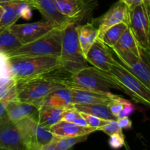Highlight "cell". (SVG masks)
Returning <instances> with one entry per match:
<instances>
[{"instance_id": "10", "label": "cell", "mask_w": 150, "mask_h": 150, "mask_svg": "<svg viewBox=\"0 0 150 150\" xmlns=\"http://www.w3.org/2000/svg\"><path fill=\"white\" fill-rule=\"evenodd\" d=\"M31 7L37 9L45 21L50 22L56 28L62 30L71 23L79 21V19L70 18L59 11L54 0H24Z\"/></svg>"}, {"instance_id": "11", "label": "cell", "mask_w": 150, "mask_h": 150, "mask_svg": "<svg viewBox=\"0 0 150 150\" xmlns=\"http://www.w3.org/2000/svg\"><path fill=\"white\" fill-rule=\"evenodd\" d=\"M0 148L8 150L26 149V143L20 129L7 114L0 120Z\"/></svg>"}, {"instance_id": "3", "label": "cell", "mask_w": 150, "mask_h": 150, "mask_svg": "<svg viewBox=\"0 0 150 150\" xmlns=\"http://www.w3.org/2000/svg\"><path fill=\"white\" fill-rule=\"evenodd\" d=\"M10 77L16 82L62 67L59 58L52 57L8 58Z\"/></svg>"}, {"instance_id": "35", "label": "cell", "mask_w": 150, "mask_h": 150, "mask_svg": "<svg viewBox=\"0 0 150 150\" xmlns=\"http://www.w3.org/2000/svg\"><path fill=\"white\" fill-rule=\"evenodd\" d=\"M133 111H134V107H133V104L126 100L123 105L122 109L119 115L118 119L122 118V117H128L129 116L133 114Z\"/></svg>"}, {"instance_id": "28", "label": "cell", "mask_w": 150, "mask_h": 150, "mask_svg": "<svg viewBox=\"0 0 150 150\" xmlns=\"http://www.w3.org/2000/svg\"><path fill=\"white\" fill-rule=\"evenodd\" d=\"M89 135L84 136H73V137H57L54 136V139L59 150H68L77 144L83 142L87 139Z\"/></svg>"}, {"instance_id": "45", "label": "cell", "mask_w": 150, "mask_h": 150, "mask_svg": "<svg viewBox=\"0 0 150 150\" xmlns=\"http://www.w3.org/2000/svg\"><path fill=\"white\" fill-rule=\"evenodd\" d=\"M0 150H8V149H4V148H0Z\"/></svg>"}, {"instance_id": "41", "label": "cell", "mask_w": 150, "mask_h": 150, "mask_svg": "<svg viewBox=\"0 0 150 150\" xmlns=\"http://www.w3.org/2000/svg\"><path fill=\"white\" fill-rule=\"evenodd\" d=\"M25 150H41L40 147L35 144H29L26 145Z\"/></svg>"}, {"instance_id": "17", "label": "cell", "mask_w": 150, "mask_h": 150, "mask_svg": "<svg viewBox=\"0 0 150 150\" xmlns=\"http://www.w3.org/2000/svg\"><path fill=\"white\" fill-rule=\"evenodd\" d=\"M37 105L17 100L9 101L6 105V113L12 121H18L25 118H36L38 114Z\"/></svg>"}, {"instance_id": "42", "label": "cell", "mask_w": 150, "mask_h": 150, "mask_svg": "<svg viewBox=\"0 0 150 150\" xmlns=\"http://www.w3.org/2000/svg\"><path fill=\"white\" fill-rule=\"evenodd\" d=\"M143 4H144L145 7H146L147 10H149V6H150V0H144Z\"/></svg>"}, {"instance_id": "38", "label": "cell", "mask_w": 150, "mask_h": 150, "mask_svg": "<svg viewBox=\"0 0 150 150\" xmlns=\"http://www.w3.org/2000/svg\"><path fill=\"white\" fill-rule=\"evenodd\" d=\"M8 101L4 99H0V120L6 115V105Z\"/></svg>"}, {"instance_id": "21", "label": "cell", "mask_w": 150, "mask_h": 150, "mask_svg": "<svg viewBox=\"0 0 150 150\" xmlns=\"http://www.w3.org/2000/svg\"><path fill=\"white\" fill-rule=\"evenodd\" d=\"M65 108H54L48 106L39 107L37 121L40 126L49 129L51 126L61 121Z\"/></svg>"}, {"instance_id": "34", "label": "cell", "mask_w": 150, "mask_h": 150, "mask_svg": "<svg viewBox=\"0 0 150 150\" xmlns=\"http://www.w3.org/2000/svg\"><path fill=\"white\" fill-rule=\"evenodd\" d=\"M81 117L80 112L75 109L73 108V105L70 108H67L64 109V112L62 114V120L66 122H73L76 119L79 118Z\"/></svg>"}, {"instance_id": "29", "label": "cell", "mask_w": 150, "mask_h": 150, "mask_svg": "<svg viewBox=\"0 0 150 150\" xmlns=\"http://www.w3.org/2000/svg\"><path fill=\"white\" fill-rule=\"evenodd\" d=\"M80 114L81 117L85 120L88 127L95 129L96 130H99L102 126L105 125L107 122H108V120H102V119L98 118V117H95V116L90 115V114L81 112H80Z\"/></svg>"}, {"instance_id": "8", "label": "cell", "mask_w": 150, "mask_h": 150, "mask_svg": "<svg viewBox=\"0 0 150 150\" xmlns=\"http://www.w3.org/2000/svg\"><path fill=\"white\" fill-rule=\"evenodd\" d=\"M111 52L117 56L119 63L134 75L148 89H150V70L148 63L144 59L129 51H116L110 48Z\"/></svg>"}, {"instance_id": "13", "label": "cell", "mask_w": 150, "mask_h": 150, "mask_svg": "<svg viewBox=\"0 0 150 150\" xmlns=\"http://www.w3.org/2000/svg\"><path fill=\"white\" fill-rule=\"evenodd\" d=\"M54 28L56 27L54 25L45 20L21 24L14 23L7 29L17 38L22 45H24L41 38Z\"/></svg>"}, {"instance_id": "27", "label": "cell", "mask_w": 150, "mask_h": 150, "mask_svg": "<svg viewBox=\"0 0 150 150\" xmlns=\"http://www.w3.org/2000/svg\"><path fill=\"white\" fill-rule=\"evenodd\" d=\"M0 99L8 102L16 100V81L12 78L0 79Z\"/></svg>"}, {"instance_id": "36", "label": "cell", "mask_w": 150, "mask_h": 150, "mask_svg": "<svg viewBox=\"0 0 150 150\" xmlns=\"http://www.w3.org/2000/svg\"><path fill=\"white\" fill-rule=\"evenodd\" d=\"M117 123L122 129H130L132 127V122L128 117H122L117 119Z\"/></svg>"}, {"instance_id": "26", "label": "cell", "mask_w": 150, "mask_h": 150, "mask_svg": "<svg viewBox=\"0 0 150 150\" xmlns=\"http://www.w3.org/2000/svg\"><path fill=\"white\" fill-rule=\"evenodd\" d=\"M21 45L20 41L8 29H2L0 33V54L6 55Z\"/></svg>"}, {"instance_id": "30", "label": "cell", "mask_w": 150, "mask_h": 150, "mask_svg": "<svg viewBox=\"0 0 150 150\" xmlns=\"http://www.w3.org/2000/svg\"><path fill=\"white\" fill-rule=\"evenodd\" d=\"M98 130L104 132L105 134L109 136L114 134V133H122V129L119 126L117 121L115 120H108L106 124L105 125L102 126Z\"/></svg>"}, {"instance_id": "4", "label": "cell", "mask_w": 150, "mask_h": 150, "mask_svg": "<svg viewBox=\"0 0 150 150\" xmlns=\"http://www.w3.org/2000/svg\"><path fill=\"white\" fill-rule=\"evenodd\" d=\"M79 26L78 22H74L62 30V48L59 59L62 68L70 73H75L88 67V62L81 49L78 38Z\"/></svg>"}, {"instance_id": "18", "label": "cell", "mask_w": 150, "mask_h": 150, "mask_svg": "<svg viewBox=\"0 0 150 150\" xmlns=\"http://www.w3.org/2000/svg\"><path fill=\"white\" fill-rule=\"evenodd\" d=\"M48 130L57 137H73V136L89 135L97 131L95 129L89 127H82L73 122L61 120L57 124L51 126Z\"/></svg>"}, {"instance_id": "31", "label": "cell", "mask_w": 150, "mask_h": 150, "mask_svg": "<svg viewBox=\"0 0 150 150\" xmlns=\"http://www.w3.org/2000/svg\"><path fill=\"white\" fill-rule=\"evenodd\" d=\"M125 100V99L118 96L116 99H114V100L111 101V102L108 105L111 114L116 117L117 120L118 119L119 115H120V112H121L122 109L123 105H124V103Z\"/></svg>"}, {"instance_id": "46", "label": "cell", "mask_w": 150, "mask_h": 150, "mask_svg": "<svg viewBox=\"0 0 150 150\" xmlns=\"http://www.w3.org/2000/svg\"><path fill=\"white\" fill-rule=\"evenodd\" d=\"M1 31H2V29H0V33H1Z\"/></svg>"}, {"instance_id": "5", "label": "cell", "mask_w": 150, "mask_h": 150, "mask_svg": "<svg viewBox=\"0 0 150 150\" xmlns=\"http://www.w3.org/2000/svg\"><path fill=\"white\" fill-rule=\"evenodd\" d=\"M62 48V30L54 28L41 38L21 45L6 54L7 58L52 57L60 58Z\"/></svg>"}, {"instance_id": "1", "label": "cell", "mask_w": 150, "mask_h": 150, "mask_svg": "<svg viewBox=\"0 0 150 150\" xmlns=\"http://www.w3.org/2000/svg\"><path fill=\"white\" fill-rule=\"evenodd\" d=\"M54 80L62 87L67 89L100 92H111L112 89L122 91L121 85L109 72L94 67H87L75 73L60 67L54 70Z\"/></svg>"}, {"instance_id": "16", "label": "cell", "mask_w": 150, "mask_h": 150, "mask_svg": "<svg viewBox=\"0 0 150 150\" xmlns=\"http://www.w3.org/2000/svg\"><path fill=\"white\" fill-rule=\"evenodd\" d=\"M73 104H103L108 105L118 97L111 92H100L95 91L70 89Z\"/></svg>"}, {"instance_id": "14", "label": "cell", "mask_w": 150, "mask_h": 150, "mask_svg": "<svg viewBox=\"0 0 150 150\" xmlns=\"http://www.w3.org/2000/svg\"><path fill=\"white\" fill-rule=\"evenodd\" d=\"M85 58L94 67L105 72L109 71L111 65L115 62L110 48L98 38L90 47Z\"/></svg>"}, {"instance_id": "33", "label": "cell", "mask_w": 150, "mask_h": 150, "mask_svg": "<svg viewBox=\"0 0 150 150\" xmlns=\"http://www.w3.org/2000/svg\"><path fill=\"white\" fill-rule=\"evenodd\" d=\"M10 77L8 58L5 54H0V79Z\"/></svg>"}, {"instance_id": "23", "label": "cell", "mask_w": 150, "mask_h": 150, "mask_svg": "<svg viewBox=\"0 0 150 150\" xmlns=\"http://www.w3.org/2000/svg\"><path fill=\"white\" fill-rule=\"evenodd\" d=\"M78 38L81 49L86 56L90 47L98 38V30L92 23L78 26Z\"/></svg>"}, {"instance_id": "2", "label": "cell", "mask_w": 150, "mask_h": 150, "mask_svg": "<svg viewBox=\"0 0 150 150\" xmlns=\"http://www.w3.org/2000/svg\"><path fill=\"white\" fill-rule=\"evenodd\" d=\"M53 71L16 82V100L33 104L39 108L51 92L62 88L54 81Z\"/></svg>"}, {"instance_id": "7", "label": "cell", "mask_w": 150, "mask_h": 150, "mask_svg": "<svg viewBox=\"0 0 150 150\" xmlns=\"http://www.w3.org/2000/svg\"><path fill=\"white\" fill-rule=\"evenodd\" d=\"M129 28L143 51H149V10L144 4L136 6L129 13Z\"/></svg>"}, {"instance_id": "19", "label": "cell", "mask_w": 150, "mask_h": 150, "mask_svg": "<svg viewBox=\"0 0 150 150\" xmlns=\"http://www.w3.org/2000/svg\"><path fill=\"white\" fill-rule=\"evenodd\" d=\"M73 105L70 89L62 87L51 92L43 100L40 107L48 106L59 108H70Z\"/></svg>"}, {"instance_id": "24", "label": "cell", "mask_w": 150, "mask_h": 150, "mask_svg": "<svg viewBox=\"0 0 150 150\" xmlns=\"http://www.w3.org/2000/svg\"><path fill=\"white\" fill-rule=\"evenodd\" d=\"M73 108L79 112L85 113L105 120H117L107 105L103 104H73Z\"/></svg>"}, {"instance_id": "15", "label": "cell", "mask_w": 150, "mask_h": 150, "mask_svg": "<svg viewBox=\"0 0 150 150\" xmlns=\"http://www.w3.org/2000/svg\"><path fill=\"white\" fill-rule=\"evenodd\" d=\"M0 5L3 7V13L0 19V29H7L16 23L21 17L30 18L32 16L31 7L23 0L9 1L1 3Z\"/></svg>"}, {"instance_id": "39", "label": "cell", "mask_w": 150, "mask_h": 150, "mask_svg": "<svg viewBox=\"0 0 150 150\" xmlns=\"http://www.w3.org/2000/svg\"><path fill=\"white\" fill-rule=\"evenodd\" d=\"M41 150H59L57 149V145H56L55 142H54V139H53L52 141L49 143H48L47 144L43 145V146H40Z\"/></svg>"}, {"instance_id": "40", "label": "cell", "mask_w": 150, "mask_h": 150, "mask_svg": "<svg viewBox=\"0 0 150 150\" xmlns=\"http://www.w3.org/2000/svg\"><path fill=\"white\" fill-rule=\"evenodd\" d=\"M73 123L77 125L82 126V127H88V125H87V124H86V121H85L84 119H83V117H81V115L80 117L76 119V120H75L73 122Z\"/></svg>"}, {"instance_id": "37", "label": "cell", "mask_w": 150, "mask_h": 150, "mask_svg": "<svg viewBox=\"0 0 150 150\" xmlns=\"http://www.w3.org/2000/svg\"><path fill=\"white\" fill-rule=\"evenodd\" d=\"M128 7L129 10H133L136 6L143 4L144 0H121Z\"/></svg>"}, {"instance_id": "12", "label": "cell", "mask_w": 150, "mask_h": 150, "mask_svg": "<svg viewBox=\"0 0 150 150\" xmlns=\"http://www.w3.org/2000/svg\"><path fill=\"white\" fill-rule=\"evenodd\" d=\"M128 7L121 0H119L105 14L93 20L92 23L95 24L98 30V38L101 39L104 32L111 26L120 23H129Z\"/></svg>"}, {"instance_id": "43", "label": "cell", "mask_w": 150, "mask_h": 150, "mask_svg": "<svg viewBox=\"0 0 150 150\" xmlns=\"http://www.w3.org/2000/svg\"><path fill=\"white\" fill-rule=\"evenodd\" d=\"M17 1V0H0V4H1V3L9 2V1ZM23 1H24V0H23Z\"/></svg>"}, {"instance_id": "32", "label": "cell", "mask_w": 150, "mask_h": 150, "mask_svg": "<svg viewBox=\"0 0 150 150\" xmlns=\"http://www.w3.org/2000/svg\"><path fill=\"white\" fill-rule=\"evenodd\" d=\"M108 144L111 146V148L114 149H118L122 147L125 145V136L122 132L114 133L110 136Z\"/></svg>"}, {"instance_id": "6", "label": "cell", "mask_w": 150, "mask_h": 150, "mask_svg": "<svg viewBox=\"0 0 150 150\" xmlns=\"http://www.w3.org/2000/svg\"><path fill=\"white\" fill-rule=\"evenodd\" d=\"M110 73L122 86V89L138 103L149 106L150 89L115 59L110 67Z\"/></svg>"}, {"instance_id": "9", "label": "cell", "mask_w": 150, "mask_h": 150, "mask_svg": "<svg viewBox=\"0 0 150 150\" xmlns=\"http://www.w3.org/2000/svg\"><path fill=\"white\" fill-rule=\"evenodd\" d=\"M26 145L35 144L40 146L47 144L54 139V136L48 129L38 125L36 118H25L16 121Z\"/></svg>"}, {"instance_id": "20", "label": "cell", "mask_w": 150, "mask_h": 150, "mask_svg": "<svg viewBox=\"0 0 150 150\" xmlns=\"http://www.w3.org/2000/svg\"><path fill=\"white\" fill-rule=\"evenodd\" d=\"M59 11L70 18L80 19L86 12V4L83 0H54Z\"/></svg>"}, {"instance_id": "25", "label": "cell", "mask_w": 150, "mask_h": 150, "mask_svg": "<svg viewBox=\"0 0 150 150\" xmlns=\"http://www.w3.org/2000/svg\"><path fill=\"white\" fill-rule=\"evenodd\" d=\"M128 27V24L126 23H117L107 29L100 40H101L108 48H114Z\"/></svg>"}, {"instance_id": "22", "label": "cell", "mask_w": 150, "mask_h": 150, "mask_svg": "<svg viewBox=\"0 0 150 150\" xmlns=\"http://www.w3.org/2000/svg\"><path fill=\"white\" fill-rule=\"evenodd\" d=\"M112 49L116 51H129L136 57L144 59V51L142 49L131 29L129 27L123 33Z\"/></svg>"}, {"instance_id": "44", "label": "cell", "mask_w": 150, "mask_h": 150, "mask_svg": "<svg viewBox=\"0 0 150 150\" xmlns=\"http://www.w3.org/2000/svg\"><path fill=\"white\" fill-rule=\"evenodd\" d=\"M3 7L0 5V19H1V16H2V13H3Z\"/></svg>"}]
</instances>
